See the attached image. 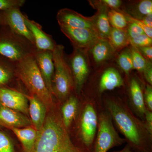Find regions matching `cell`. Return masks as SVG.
<instances>
[{"label":"cell","instance_id":"cell-10","mask_svg":"<svg viewBox=\"0 0 152 152\" xmlns=\"http://www.w3.org/2000/svg\"><path fill=\"white\" fill-rule=\"evenodd\" d=\"M61 31L70 40L74 48H90L100 39L94 30L60 27Z\"/></svg>","mask_w":152,"mask_h":152},{"label":"cell","instance_id":"cell-37","mask_svg":"<svg viewBox=\"0 0 152 152\" xmlns=\"http://www.w3.org/2000/svg\"><path fill=\"white\" fill-rule=\"evenodd\" d=\"M143 73L145 78L150 86L152 85V66L151 61H148Z\"/></svg>","mask_w":152,"mask_h":152},{"label":"cell","instance_id":"cell-5","mask_svg":"<svg viewBox=\"0 0 152 152\" xmlns=\"http://www.w3.org/2000/svg\"><path fill=\"white\" fill-rule=\"evenodd\" d=\"M64 49L62 45H57L53 51L54 65L53 79L54 96L61 101L67 99L75 88L73 79Z\"/></svg>","mask_w":152,"mask_h":152},{"label":"cell","instance_id":"cell-31","mask_svg":"<svg viewBox=\"0 0 152 152\" xmlns=\"http://www.w3.org/2000/svg\"><path fill=\"white\" fill-rule=\"evenodd\" d=\"M92 6H100L106 7L110 10H119L121 6V1L120 0H100L90 2Z\"/></svg>","mask_w":152,"mask_h":152},{"label":"cell","instance_id":"cell-40","mask_svg":"<svg viewBox=\"0 0 152 152\" xmlns=\"http://www.w3.org/2000/svg\"><path fill=\"white\" fill-rule=\"evenodd\" d=\"M113 152H140L137 151H133L132 149V148H131L129 145H127L124 148H123V149L120 150V151H114Z\"/></svg>","mask_w":152,"mask_h":152},{"label":"cell","instance_id":"cell-38","mask_svg":"<svg viewBox=\"0 0 152 152\" xmlns=\"http://www.w3.org/2000/svg\"><path fill=\"white\" fill-rule=\"evenodd\" d=\"M146 120V124L145 125L146 130L150 135L152 133V113L148 109H146L145 114Z\"/></svg>","mask_w":152,"mask_h":152},{"label":"cell","instance_id":"cell-7","mask_svg":"<svg viewBox=\"0 0 152 152\" xmlns=\"http://www.w3.org/2000/svg\"><path fill=\"white\" fill-rule=\"evenodd\" d=\"M76 91L80 93L89 73V65L84 50L74 48L73 53L67 58Z\"/></svg>","mask_w":152,"mask_h":152},{"label":"cell","instance_id":"cell-12","mask_svg":"<svg viewBox=\"0 0 152 152\" xmlns=\"http://www.w3.org/2000/svg\"><path fill=\"white\" fill-rule=\"evenodd\" d=\"M56 18L60 27L90 29L95 31L93 17L84 16L70 9H61L58 12Z\"/></svg>","mask_w":152,"mask_h":152},{"label":"cell","instance_id":"cell-17","mask_svg":"<svg viewBox=\"0 0 152 152\" xmlns=\"http://www.w3.org/2000/svg\"><path fill=\"white\" fill-rule=\"evenodd\" d=\"M93 7L97 10L96 14L93 16L95 31L100 39L108 40L112 28L108 17L109 9L103 6Z\"/></svg>","mask_w":152,"mask_h":152},{"label":"cell","instance_id":"cell-2","mask_svg":"<svg viewBox=\"0 0 152 152\" xmlns=\"http://www.w3.org/2000/svg\"><path fill=\"white\" fill-rule=\"evenodd\" d=\"M106 104L109 114L129 141V145L138 152H151L145 138L148 132L145 125L142 124L124 105L116 101L110 100Z\"/></svg>","mask_w":152,"mask_h":152},{"label":"cell","instance_id":"cell-33","mask_svg":"<svg viewBox=\"0 0 152 152\" xmlns=\"http://www.w3.org/2000/svg\"><path fill=\"white\" fill-rule=\"evenodd\" d=\"M128 25L126 32L129 40L140 35L145 34L142 28L133 22L128 21Z\"/></svg>","mask_w":152,"mask_h":152},{"label":"cell","instance_id":"cell-39","mask_svg":"<svg viewBox=\"0 0 152 152\" xmlns=\"http://www.w3.org/2000/svg\"><path fill=\"white\" fill-rule=\"evenodd\" d=\"M140 20L146 26L152 28V14L146 16Z\"/></svg>","mask_w":152,"mask_h":152},{"label":"cell","instance_id":"cell-4","mask_svg":"<svg viewBox=\"0 0 152 152\" xmlns=\"http://www.w3.org/2000/svg\"><path fill=\"white\" fill-rule=\"evenodd\" d=\"M37 50L35 46L24 37L7 27H0V56L17 62L34 56Z\"/></svg>","mask_w":152,"mask_h":152},{"label":"cell","instance_id":"cell-11","mask_svg":"<svg viewBox=\"0 0 152 152\" xmlns=\"http://www.w3.org/2000/svg\"><path fill=\"white\" fill-rule=\"evenodd\" d=\"M28 102L25 94L12 88H0V104L3 106L28 115Z\"/></svg>","mask_w":152,"mask_h":152},{"label":"cell","instance_id":"cell-28","mask_svg":"<svg viewBox=\"0 0 152 152\" xmlns=\"http://www.w3.org/2000/svg\"><path fill=\"white\" fill-rule=\"evenodd\" d=\"M133 69L140 72H143L148 61L138 51L137 48L132 46L131 48Z\"/></svg>","mask_w":152,"mask_h":152},{"label":"cell","instance_id":"cell-21","mask_svg":"<svg viewBox=\"0 0 152 152\" xmlns=\"http://www.w3.org/2000/svg\"><path fill=\"white\" fill-rule=\"evenodd\" d=\"M131 99L134 107L140 115H145L146 110L144 95L140 83L137 79L133 78L130 84Z\"/></svg>","mask_w":152,"mask_h":152},{"label":"cell","instance_id":"cell-14","mask_svg":"<svg viewBox=\"0 0 152 152\" xmlns=\"http://www.w3.org/2000/svg\"><path fill=\"white\" fill-rule=\"evenodd\" d=\"M24 18L26 25L32 35L37 50L53 51L57 45L52 36L44 31L39 24L30 20L25 15Z\"/></svg>","mask_w":152,"mask_h":152},{"label":"cell","instance_id":"cell-26","mask_svg":"<svg viewBox=\"0 0 152 152\" xmlns=\"http://www.w3.org/2000/svg\"><path fill=\"white\" fill-rule=\"evenodd\" d=\"M108 17L112 27L126 31L128 22L121 11L119 10H109Z\"/></svg>","mask_w":152,"mask_h":152},{"label":"cell","instance_id":"cell-34","mask_svg":"<svg viewBox=\"0 0 152 152\" xmlns=\"http://www.w3.org/2000/svg\"><path fill=\"white\" fill-rule=\"evenodd\" d=\"M121 11L124 15L127 21L133 22L135 23L137 25H138L140 27L142 28V29L143 30L144 32L146 35H147L150 38H152V28L148 27L145 25H144L143 23L141 21L137 20V19L131 17L130 16L128 15L127 14L125 13L124 11Z\"/></svg>","mask_w":152,"mask_h":152},{"label":"cell","instance_id":"cell-24","mask_svg":"<svg viewBox=\"0 0 152 152\" xmlns=\"http://www.w3.org/2000/svg\"><path fill=\"white\" fill-rule=\"evenodd\" d=\"M129 8L128 12H125V13L134 18L141 20L146 16L152 14V1L151 0L138 1Z\"/></svg>","mask_w":152,"mask_h":152},{"label":"cell","instance_id":"cell-22","mask_svg":"<svg viewBox=\"0 0 152 152\" xmlns=\"http://www.w3.org/2000/svg\"><path fill=\"white\" fill-rule=\"evenodd\" d=\"M14 77L17 78L15 62L0 56V88L7 87Z\"/></svg>","mask_w":152,"mask_h":152},{"label":"cell","instance_id":"cell-20","mask_svg":"<svg viewBox=\"0 0 152 152\" xmlns=\"http://www.w3.org/2000/svg\"><path fill=\"white\" fill-rule=\"evenodd\" d=\"M21 143L24 152H32L35 143L38 131L32 126L24 128H11Z\"/></svg>","mask_w":152,"mask_h":152},{"label":"cell","instance_id":"cell-35","mask_svg":"<svg viewBox=\"0 0 152 152\" xmlns=\"http://www.w3.org/2000/svg\"><path fill=\"white\" fill-rule=\"evenodd\" d=\"M145 104L146 105L148 110L150 111L152 110V89L151 86L147 84L144 95Z\"/></svg>","mask_w":152,"mask_h":152},{"label":"cell","instance_id":"cell-36","mask_svg":"<svg viewBox=\"0 0 152 152\" xmlns=\"http://www.w3.org/2000/svg\"><path fill=\"white\" fill-rule=\"evenodd\" d=\"M144 57L148 61H151L152 59V47L150 46L140 47L136 48Z\"/></svg>","mask_w":152,"mask_h":152},{"label":"cell","instance_id":"cell-25","mask_svg":"<svg viewBox=\"0 0 152 152\" xmlns=\"http://www.w3.org/2000/svg\"><path fill=\"white\" fill-rule=\"evenodd\" d=\"M108 40L115 51L120 50L129 44L126 31L112 27Z\"/></svg>","mask_w":152,"mask_h":152},{"label":"cell","instance_id":"cell-8","mask_svg":"<svg viewBox=\"0 0 152 152\" xmlns=\"http://www.w3.org/2000/svg\"><path fill=\"white\" fill-rule=\"evenodd\" d=\"M0 26L7 27L35 46L32 35L25 23L24 15L20 8L0 11Z\"/></svg>","mask_w":152,"mask_h":152},{"label":"cell","instance_id":"cell-19","mask_svg":"<svg viewBox=\"0 0 152 152\" xmlns=\"http://www.w3.org/2000/svg\"><path fill=\"white\" fill-rule=\"evenodd\" d=\"M94 61L99 65L107 61L115 50L107 39H99L90 48Z\"/></svg>","mask_w":152,"mask_h":152},{"label":"cell","instance_id":"cell-13","mask_svg":"<svg viewBox=\"0 0 152 152\" xmlns=\"http://www.w3.org/2000/svg\"><path fill=\"white\" fill-rule=\"evenodd\" d=\"M34 57L47 88L51 94L54 96L53 79L54 74V65L53 52L51 51L37 50Z\"/></svg>","mask_w":152,"mask_h":152},{"label":"cell","instance_id":"cell-6","mask_svg":"<svg viewBox=\"0 0 152 152\" xmlns=\"http://www.w3.org/2000/svg\"><path fill=\"white\" fill-rule=\"evenodd\" d=\"M98 124L94 152H107L112 148L121 145L126 141V139L120 137L117 132L110 114H101Z\"/></svg>","mask_w":152,"mask_h":152},{"label":"cell","instance_id":"cell-23","mask_svg":"<svg viewBox=\"0 0 152 152\" xmlns=\"http://www.w3.org/2000/svg\"><path fill=\"white\" fill-rule=\"evenodd\" d=\"M78 101L74 96L68 98L61 108L62 118L66 128L67 129L75 117L77 110Z\"/></svg>","mask_w":152,"mask_h":152},{"label":"cell","instance_id":"cell-30","mask_svg":"<svg viewBox=\"0 0 152 152\" xmlns=\"http://www.w3.org/2000/svg\"><path fill=\"white\" fill-rule=\"evenodd\" d=\"M0 152H15L12 142L4 133L0 131Z\"/></svg>","mask_w":152,"mask_h":152},{"label":"cell","instance_id":"cell-15","mask_svg":"<svg viewBox=\"0 0 152 152\" xmlns=\"http://www.w3.org/2000/svg\"><path fill=\"white\" fill-rule=\"evenodd\" d=\"M0 126L10 129L32 125L31 120L26 115L0 104Z\"/></svg>","mask_w":152,"mask_h":152},{"label":"cell","instance_id":"cell-27","mask_svg":"<svg viewBox=\"0 0 152 152\" xmlns=\"http://www.w3.org/2000/svg\"><path fill=\"white\" fill-rule=\"evenodd\" d=\"M118 64L126 75L133 69L131 48H127L121 52L118 58Z\"/></svg>","mask_w":152,"mask_h":152},{"label":"cell","instance_id":"cell-32","mask_svg":"<svg viewBox=\"0 0 152 152\" xmlns=\"http://www.w3.org/2000/svg\"><path fill=\"white\" fill-rule=\"evenodd\" d=\"M25 0H0V11L12 8H20L23 6Z\"/></svg>","mask_w":152,"mask_h":152},{"label":"cell","instance_id":"cell-3","mask_svg":"<svg viewBox=\"0 0 152 152\" xmlns=\"http://www.w3.org/2000/svg\"><path fill=\"white\" fill-rule=\"evenodd\" d=\"M15 74L29 94L35 95L46 107L48 112L56 107L53 96L47 88L41 75L34 55L15 62Z\"/></svg>","mask_w":152,"mask_h":152},{"label":"cell","instance_id":"cell-9","mask_svg":"<svg viewBox=\"0 0 152 152\" xmlns=\"http://www.w3.org/2000/svg\"><path fill=\"white\" fill-rule=\"evenodd\" d=\"M80 132L85 152H91L92 145L97 128L98 118L93 106L88 104L82 113Z\"/></svg>","mask_w":152,"mask_h":152},{"label":"cell","instance_id":"cell-16","mask_svg":"<svg viewBox=\"0 0 152 152\" xmlns=\"http://www.w3.org/2000/svg\"><path fill=\"white\" fill-rule=\"evenodd\" d=\"M28 101V114L32 125L38 131L41 129L45 120L48 110L43 103L35 95L25 94Z\"/></svg>","mask_w":152,"mask_h":152},{"label":"cell","instance_id":"cell-1","mask_svg":"<svg viewBox=\"0 0 152 152\" xmlns=\"http://www.w3.org/2000/svg\"><path fill=\"white\" fill-rule=\"evenodd\" d=\"M56 107L47 113L32 152H85L73 143Z\"/></svg>","mask_w":152,"mask_h":152},{"label":"cell","instance_id":"cell-29","mask_svg":"<svg viewBox=\"0 0 152 152\" xmlns=\"http://www.w3.org/2000/svg\"><path fill=\"white\" fill-rule=\"evenodd\" d=\"M129 44L134 48L150 46H152V39L145 34L140 35L134 38L130 39Z\"/></svg>","mask_w":152,"mask_h":152},{"label":"cell","instance_id":"cell-18","mask_svg":"<svg viewBox=\"0 0 152 152\" xmlns=\"http://www.w3.org/2000/svg\"><path fill=\"white\" fill-rule=\"evenodd\" d=\"M124 81L118 71L115 68L106 69L102 74L99 84V91L101 93L111 91L123 86Z\"/></svg>","mask_w":152,"mask_h":152}]
</instances>
